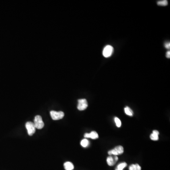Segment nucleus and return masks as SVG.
Instances as JSON below:
<instances>
[{"instance_id": "1", "label": "nucleus", "mask_w": 170, "mask_h": 170, "mask_svg": "<svg viewBox=\"0 0 170 170\" xmlns=\"http://www.w3.org/2000/svg\"><path fill=\"white\" fill-rule=\"evenodd\" d=\"M124 152V148L121 146H116L115 148L112 150H110L108 151V154L110 156L114 155V156H118L123 154Z\"/></svg>"}, {"instance_id": "2", "label": "nucleus", "mask_w": 170, "mask_h": 170, "mask_svg": "<svg viewBox=\"0 0 170 170\" xmlns=\"http://www.w3.org/2000/svg\"><path fill=\"white\" fill-rule=\"evenodd\" d=\"M34 124L35 125L36 128L37 129H42L44 127V122L42 121L41 116L40 115H36L34 119Z\"/></svg>"}, {"instance_id": "3", "label": "nucleus", "mask_w": 170, "mask_h": 170, "mask_svg": "<svg viewBox=\"0 0 170 170\" xmlns=\"http://www.w3.org/2000/svg\"><path fill=\"white\" fill-rule=\"evenodd\" d=\"M51 116L53 120H59L63 118L64 113L63 112L60 111L56 112L55 111H52L50 112Z\"/></svg>"}, {"instance_id": "4", "label": "nucleus", "mask_w": 170, "mask_h": 170, "mask_svg": "<svg viewBox=\"0 0 170 170\" xmlns=\"http://www.w3.org/2000/svg\"><path fill=\"white\" fill-rule=\"evenodd\" d=\"M26 128L29 136H32L36 132V127L33 122L28 121L26 124Z\"/></svg>"}, {"instance_id": "5", "label": "nucleus", "mask_w": 170, "mask_h": 170, "mask_svg": "<svg viewBox=\"0 0 170 170\" xmlns=\"http://www.w3.org/2000/svg\"><path fill=\"white\" fill-rule=\"evenodd\" d=\"M113 52V48L111 45H108L104 48L103 55L104 57L108 58L112 55Z\"/></svg>"}, {"instance_id": "6", "label": "nucleus", "mask_w": 170, "mask_h": 170, "mask_svg": "<svg viewBox=\"0 0 170 170\" xmlns=\"http://www.w3.org/2000/svg\"><path fill=\"white\" fill-rule=\"evenodd\" d=\"M88 103L86 99H81L78 100V105L77 108L78 110L83 111L88 107Z\"/></svg>"}, {"instance_id": "7", "label": "nucleus", "mask_w": 170, "mask_h": 170, "mask_svg": "<svg viewBox=\"0 0 170 170\" xmlns=\"http://www.w3.org/2000/svg\"><path fill=\"white\" fill-rule=\"evenodd\" d=\"M118 158L117 156H114V157L110 156L108 157L106 161L109 166H113V165L118 161Z\"/></svg>"}, {"instance_id": "8", "label": "nucleus", "mask_w": 170, "mask_h": 170, "mask_svg": "<svg viewBox=\"0 0 170 170\" xmlns=\"http://www.w3.org/2000/svg\"><path fill=\"white\" fill-rule=\"evenodd\" d=\"M84 137L85 138H91L95 140L98 138V135L96 132L93 131L90 133H85Z\"/></svg>"}, {"instance_id": "9", "label": "nucleus", "mask_w": 170, "mask_h": 170, "mask_svg": "<svg viewBox=\"0 0 170 170\" xmlns=\"http://www.w3.org/2000/svg\"><path fill=\"white\" fill-rule=\"evenodd\" d=\"M159 134V132L157 130H153V132L150 135V138L152 140L157 141L159 140V137L158 135Z\"/></svg>"}, {"instance_id": "10", "label": "nucleus", "mask_w": 170, "mask_h": 170, "mask_svg": "<svg viewBox=\"0 0 170 170\" xmlns=\"http://www.w3.org/2000/svg\"><path fill=\"white\" fill-rule=\"evenodd\" d=\"M64 167L66 170H73L74 169V165L70 162H67L64 164Z\"/></svg>"}, {"instance_id": "11", "label": "nucleus", "mask_w": 170, "mask_h": 170, "mask_svg": "<svg viewBox=\"0 0 170 170\" xmlns=\"http://www.w3.org/2000/svg\"><path fill=\"white\" fill-rule=\"evenodd\" d=\"M141 168L138 164L132 165L129 167V170H141Z\"/></svg>"}, {"instance_id": "12", "label": "nucleus", "mask_w": 170, "mask_h": 170, "mask_svg": "<svg viewBox=\"0 0 170 170\" xmlns=\"http://www.w3.org/2000/svg\"><path fill=\"white\" fill-rule=\"evenodd\" d=\"M124 111H125V113L128 115L132 116L133 115V111L130 108L128 107V106H127L124 108Z\"/></svg>"}, {"instance_id": "13", "label": "nucleus", "mask_w": 170, "mask_h": 170, "mask_svg": "<svg viewBox=\"0 0 170 170\" xmlns=\"http://www.w3.org/2000/svg\"><path fill=\"white\" fill-rule=\"evenodd\" d=\"M127 165V164L125 162L121 163L117 166L115 170H123L124 168L126 167Z\"/></svg>"}, {"instance_id": "14", "label": "nucleus", "mask_w": 170, "mask_h": 170, "mask_svg": "<svg viewBox=\"0 0 170 170\" xmlns=\"http://www.w3.org/2000/svg\"><path fill=\"white\" fill-rule=\"evenodd\" d=\"M89 141L87 139H86V138L82 140L81 142H80V144H81V146L84 148L87 147L89 145Z\"/></svg>"}, {"instance_id": "15", "label": "nucleus", "mask_w": 170, "mask_h": 170, "mask_svg": "<svg viewBox=\"0 0 170 170\" xmlns=\"http://www.w3.org/2000/svg\"><path fill=\"white\" fill-rule=\"evenodd\" d=\"M157 4L158 5L163 6H165L167 5L168 1L167 0H162V1H159L157 2Z\"/></svg>"}, {"instance_id": "16", "label": "nucleus", "mask_w": 170, "mask_h": 170, "mask_svg": "<svg viewBox=\"0 0 170 170\" xmlns=\"http://www.w3.org/2000/svg\"><path fill=\"white\" fill-rule=\"evenodd\" d=\"M114 121H115L116 125L117 126V127L120 128L121 126V120L118 118L115 117L114 118Z\"/></svg>"}, {"instance_id": "17", "label": "nucleus", "mask_w": 170, "mask_h": 170, "mask_svg": "<svg viewBox=\"0 0 170 170\" xmlns=\"http://www.w3.org/2000/svg\"><path fill=\"white\" fill-rule=\"evenodd\" d=\"M165 48H167V49H170V42H167V43H166V44H165Z\"/></svg>"}, {"instance_id": "18", "label": "nucleus", "mask_w": 170, "mask_h": 170, "mask_svg": "<svg viewBox=\"0 0 170 170\" xmlns=\"http://www.w3.org/2000/svg\"><path fill=\"white\" fill-rule=\"evenodd\" d=\"M166 56L167 58H170V51H168L167 53H166Z\"/></svg>"}]
</instances>
